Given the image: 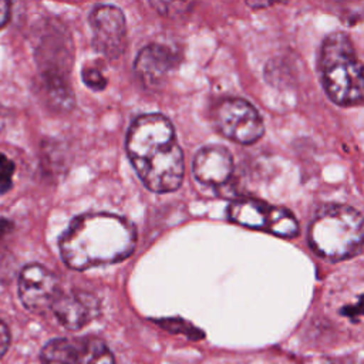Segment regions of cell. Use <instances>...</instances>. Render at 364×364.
<instances>
[{
    "label": "cell",
    "instance_id": "1",
    "mask_svg": "<svg viewBox=\"0 0 364 364\" xmlns=\"http://www.w3.org/2000/svg\"><path fill=\"white\" fill-rule=\"evenodd\" d=\"M128 158L142 183L152 192L176 191L183 178V154L172 122L162 114L136 117L127 134Z\"/></svg>",
    "mask_w": 364,
    "mask_h": 364
},
{
    "label": "cell",
    "instance_id": "2",
    "mask_svg": "<svg viewBox=\"0 0 364 364\" xmlns=\"http://www.w3.org/2000/svg\"><path fill=\"white\" fill-rule=\"evenodd\" d=\"M58 246L68 267L85 270L128 257L136 246V230L114 213H84L71 220Z\"/></svg>",
    "mask_w": 364,
    "mask_h": 364
},
{
    "label": "cell",
    "instance_id": "3",
    "mask_svg": "<svg viewBox=\"0 0 364 364\" xmlns=\"http://www.w3.org/2000/svg\"><path fill=\"white\" fill-rule=\"evenodd\" d=\"M318 71L328 98L341 107L358 105L363 100L361 63L350 37L330 34L321 44Z\"/></svg>",
    "mask_w": 364,
    "mask_h": 364
},
{
    "label": "cell",
    "instance_id": "4",
    "mask_svg": "<svg viewBox=\"0 0 364 364\" xmlns=\"http://www.w3.org/2000/svg\"><path fill=\"white\" fill-rule=\"evenodd\" d=\"M307 240L318 256L328 260L351 257L363 246L361 213L347 205L324 206L313 218Z\"/></svg>",
    "mask_w": 364,
    "mask_h": 364
},
{
    "label": "cell",
    "instance_id": "5",
    "mask_svg": "<svg viewBox=\"0 0 364 364\" xmlns=\"http://www.w3.org/2000/svg\"><path fill=\"white\" fill-rule=\"evenodd\" d=\"M228 218L243 228L266 230L282 237H293L299 233V223L289 209L270 206L253 198L233 200L228 206Z\"/></svg>",
    "mask_w": 364,
    "mask_h": 364
},
{
    "label": "cell",
    "instance_id": "6",
    "mask_svg": "<svg viewBox=\"0 0 364 364\" xmlns=\"http://www.w3.org/2000/svg\"><path fill=\"white\" fill-rule=\"evenodd\" d=\"M213 121L223 136L237 144H253L264 132L262 117L242 98L222 100L213 111Z\"/></svg>",
    "mask_w": 364,
    "mask_h": 364
},
{
    "label": "cell",
    "instance_id": "7",
    "mask_svg": "<svg viewBox=\"0 0 364 364\" xmlns=\"http://www.w3.org/2000/svg\"><path fill=\"white\" fill-rule=\"evenodd\" d=\"M94 48L108 57L118 58L125 50L127 24L124 13L111 4H98L90 13Z\"/></svg>",
    "mask_w": 364,
    "mask_h": 364
},
{
    "label": "cell",
    "instance_id": "8",
    "mask_svg": "<svg viewBox=\"0 0 364 364\" xmlns=\"http://www.w3.org/2000/svg\"><path fill=\"white\" fill-rule=\"evenodd\" d=\"M58 294V280L44 266L27 264L20 272L18 297L27 310L41 313L51 307Z\"/></svg>",
    "mask_w": 364,
    "mask_h": 364
},
{
    "label": "cell",
    "instance_id": "9",
    "mask_svg": "<svg viewBox=\"0 0 364 364\" xmlns=\"http://www.w3.org/2000/svg\"><path fill=\"white\" fill-rule=\"evenodd\" d=\"M50 309L57 320L68 330H80L100 313L98 300L85 291H60Z\"/></svg>",
    "mask_w": 364,
    "mask_h": 364
},
{
    "label": "cell",
    "instance_id": "10",
    "mask_svg": "<svg viewBox=\"0 0 364 364\" xmlns=\"http://www.w3.org/2000/svg\"><path fill=\"white\" fill-rule=\"evenodd\" d=\"M192 172L200 183L210 186L223 185L233 172L232 154L222 145L203 146L193 158Z\"/></svg>",
    "mask_w": 364,
    "mask_h": 364
},
{
    "label": "cell",
    "instance_id": "11",
    "mask_svg": "<svg viewBox=\"0 0 364 364\" xmlns=\"http://www.w3.org/2000/svg\"><path fill=\"white\" fill-rule=\"evenodd\" d=\"M175 57L172 51L161 44L145 46L136 55L134 70L139 81L146 88H159L173 68Z\"/></svg>",
    "mask_w": 364,
    "mask_h": 364
},
{
    "label": "cell",
    "instance_id": "12",
    "mask_svg": "<svg viewBox=\"0 0 364 364\" xmlns=\"http://www.w3.org/2000/svg\"><path fill=\"white\" fill-rule=\"evenodd\" d=\"M78 364H115L114 355L107 344L94 336L77 341Z\"/></svg>",
    "mask_w": 364,
    "mask_h": 364
},
{
    "label": "cell",
    "instance_id": "13",
    "mask_svg": "<svg viewBox=\"0 0 364 364\" xmlns=\"http://www.w3.org/2000/svg\"><path fill=\"white\" fill-rule=\"evenodd\" d=\"M43 364H78L77 341L67 338H54L48 341L41 351Z\"/></svg>",
    "mask_w": 364,
    "mask_h": 364
},
{
    "label": "cell",
    "instance_id": "14",
    "mask_svg": "<svg viewBox=\"0 0 364 364\" xmlns=\"http://www.w3.org/2000/svg\"><path fill=\"white\" fill-rule=\"evenodd\" d=\"M14 162L0 152V195L7 193L13 185V175H14Z\"/></svg>",
    "mask_w": 364,
    "mask_h": 364
},
{
    "label": "cell",
    "instance_id": "15",
    "mask_svg": "<svg viewBox=\"0 0 364 364\" xmlns=\"http://www.w3.org/2000/svg\"><path fill=\"white\" fill-rule=\"evenodd\" d=\"M82 81L84 84L94 90V91H102L107 85V80L105 77L102 75V73L100 70H97L95 67H84L82 68Z\"/></svg>",
    "mask_w": 364,
    "mask_h": 364
},
{
    "label": "cell",
    "instance_id": "16",
    "mask_svg": "<svg viewBox=\"0 0 364 364\" xmlns=\"http://www.w3.org/2000/svg\"><path fill=\"white\" fill-rule=\"evenodd\" d=\"M10 344V331L4 321L0 320V358L6 354Z\"/></svg>",
    "mask_w": 364,
    "mask_h": 364
},
{
    "label": "cell",
    "instance_id": "17",
    "mask_svg": "<svg viewBox=\"0 0 364 364\" xmlns=\"http://www.w3.org/2000/svg\"><path fill=\"white\" fill-rule=\"evenodd\" d=\"M10 16V3L0 0V27H3Z\"/></svg>",
    "mask_w": 364,
    "mask_h": 364
},
{
    "label": "cell",
    "instance_id": "18",
    "mask_svg": "<svg viewBox=\"0 0 364 364\" xmlns=\"http://www.w3.org/2000/svg\"><path fill=\"white\" fill-rule=\"evenodd\" d=\"M326 364H360L358 360L355 358H351V357H338V358H333V360H328Z\"/></svg>",
    "mask_w": 364,
    "mask_h": 364
},
{
    "label": "cell",
    "instance_id": "19",
    "mask_svg": "<svg viewBox=\"0 0 364 364\" xmlns=\"http://www.w3.org/2000/svg\"><path fill=\"white\" fill-rule=\"evenodd\" d=\"M7 109L4 107L0 105V132L3 131V128L6 127V122H7Z\"/></svg>",
    "mask_w": 364,
    "mask_h": 364
}]
</instances>
